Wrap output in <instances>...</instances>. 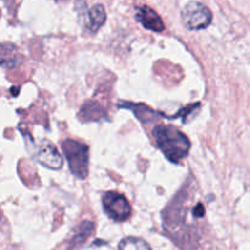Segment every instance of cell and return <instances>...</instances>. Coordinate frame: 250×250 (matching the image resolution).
<instances>
[{
  "mask_svg": "<svg viewBox=\"0 0 250 250\" xmlns=\"http://www.w3.org/2000/svg\"><path fill=\"white\" fill-rule=\"evenodd\" d=\"M136 20L149 31L163 32L165 29L163 20L159 16L155 10L148 5H141L136 9Z\"/></svg>",
  "mask_w": 250,
  "mask_h": 250,
  "instance_id": "7",
  "label": "cell"
},
{
  "mask_svg": "<svg viewBox=\"0 0 250 250\" xmlns=\"http://www.w3.org/2000/svg\"><path fill=\"white\" fill-rule=\"evenodd\" d=\"M120 106H124L126 107V109L132 110V111L136 114V116L138 117L142 122H146V124H148V122L153 121V120L155 119L156 112L154 111V110H151L149 106H146V105L131 104V103H121Z\"/></svg>",
  "mask_w": 250,
  "mask_h": 250,
  "instance_id": "10",
  "label": "cell"
},
{
  "mask_svg": "<svg viewBox=\"0 0 250 250\" xmlns=\"http://www.w3.org/2000/svg\"><path fill=\"white\" fill-rule=\"evenodd\" d=\"M103 208L107 216L115 222L126 221L132 212L128 199L116 192H106L103 195Z\"/></svg>",
  "mask_w": 250,
  "mask_h": 250,
  "instance_id": "4",
  "label": "cell"
},
{
  "mask_svg": "<svg viewBox=\"0 0 250 250\" xmlns=\"http://www.w3.org/2000/svg\"><path fill=\"white\" fill-rule=\"evenodd\" d=\"M75 7L78 12V20H80V22L90 33H95L105 23L106 12H105V7L102 4L93 5L88 10L87 4L81 1L76 2Z\"/></svg>",
  "mask_w": 250,
  "mask_h": 250,
  "instance_id": "5",
  "label": "cell"
},
{
  "mask_svg": "<svg viewBox=\"0 0 250 250\" xmlns=\"http://www.w3.org/2000/svg\"><path fill=\"white\" fill-rule=\"evenodd\" d=\"M62 151L68 163L70 171L78 178H85L89 165V148L85 144L73 139L62 142Z\"/></svg>",
  "mask_w": 250,
  "mask_h": 250,
  "instance_id": "2",
  "label": "cell"
},
{
  "mask_svg": "<svg viewBox=\"0 0 250 250\" xmlns=\"http://www.w3.org/2000/svg\"><path fill=\"white\" fill-rule=\"evenodd\" d=\"M34 160L41 165L50 168V170H59L63 164L62 156L59 154L55 146L48 141H42L37 146Z\"/></svg>",
  "mask_w": 250,
  "mask_h": 250,
  "instance_id": "6",
  "label": "cell"
},
{
  "mask_svg": "<svg viewBox=\"0 0 250 250\" xmlns=\"http://www.w3.org/2000/svg\"><path fill=\"white\" fill-rule=\"evenodd\" d=\"M94 231V225L90 221L82 222V224L78 226L77 231H76V234L73 236L71 243L72 244H82L83 242L87 241L88 237L92 234V232Z\"/></svg>",
  "mask_w": 250,
  "mask_h": 250,
  "instance_id": "12",
  "label": "cell"
},
{
  "mask_svg": "<svg viewBox=\"0 0 250 250\" xmlns=\"http://www.w3.org/2000/svg\"><path fill=\"white\" fill-rule=\"evenodd\" d=\"M19 50L11 43H0V66L14 67L20 62Z\"/></svg>",
  "mask_w": 250,
  "mask_h": 250,
  "instance_id": "9",
  "label": "cell"
},
{
  "mask_svg": "<svg viewBox=\"0 0 250 250\" xmlns=\"http://www.w3.org/2000/svg\"><path fill=\"white\" fill-rule=\"evenodd\" d=\"M153 136L156 146L171 163H181L189 153V139L176 127L170 125L156 126L153 131Z\"/></svg>",
  "mask_w": 250,
  "mask_h": 250,
  "instance_id": "1",
  "label": "cell"
},
{
  "mask_svg": "<svg viewBox=\"0 0 250 250\" xmlns=\"http://www.w3.org/2000/svg\"><path fill=\"white\" fill-rule=\"evenodd\" d=\"M181 19L186 28L190 31H200L210 26L212 12L203 2L189 1L181 11Z\"/></svg>",
  "mask_w": 250,
  "mask_h": 250,
  "instance_id": "3",
  "label": "cell"
},
{
  "mask_svg": "<svg viewBox=\"0 0 250 250\" xmlns=\"http://www.w3.org/2000/svg\"><path fill=\"white\" fill-rule=\"evenodd\" d=\"M119 250H151L144 239L138 237H126L119 244Z\"/></svg>",
  "mask_w": 250,
  "mask_h": 250,
  "instance_id": "11",
  "label": "cell"
},
{
  "mask_svg": "<svg viewBox=\"0 0 250 250\" xmlns=\"http://www.w3.org/2000/svg\"><path fill=\"white\" fill-rule=\"evenodd\" d=\"M106 117V112L103 109L102 105L97 102H87L83 104L80 111V119L83 122H93V121H100Z\"/></svg>",
  "mask_w": 250,
  "mask_h": 250,
  "instance_id": "8",
  "label": "cell"
}]
</instances>
